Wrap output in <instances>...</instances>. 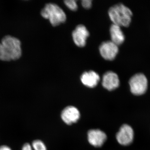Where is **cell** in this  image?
<instances>
[{
    "label": "cell",
    "instance_id": "obj_6",
    "mask_svg": "<svg viewBox=\"0 0 150 150\" xmlns=\"http://www.w3.org/2000/svg\"><path fill=\"white\" fill-rule=\"evenodd\" d=\"M116 139L119 144L123 146L131 144L134 139V131L132 127L127 124L121 126L116 134Z\"/></svg>",
    "mask_w": 150,
    "mask_h": 150
},
{
    "label": "cell",
    "instance_id": "obj_15",
    "mask_svg": "<svg viewBox=\"0 0 150 150\" xmlns=\"http://www.w3.org/2000/svg\"><path fill=\"white\" fill-rule=\"evenodd\" d=\"M82 5L86 9H89L91 7L92 1L91 0H83L81 2Z\"/></svg>",
    "mask_w": 150,
    "mask_h": 150
},
{
    "label": "cell",
    "instance_id": "obj_17",
    "mask_svg": "<svg viewBox=\"0 0 150 150\" xmlns=\"http://www.w3.org/2000/svg\"><path fill=\"white\" fill-rule=\"evenodd\" d=\"M0 150H12L9 147L6 145L0 146Z\"/></svg>",
    "mask_w": 150,
    "mask_h": 150
},
{
    "label": "cell",
    "instance_id": "obj_1",
    "mask_svg": "<svg viewBox=\"0 0 150 150\" xmlns=\"http://www.w3.org/2000/svg\"><path fill=\"white\" fill-rule=\"evenodd\" d=\"M21 43L16 38L7 35L0 42V60H15L21 56Z\"/></svg>",
    "mask_w": 150,
    "mask_h": 150
},
{
    "label": "cell",
    "instance_id": "obj_13",
    "mask_svg": "<svg viewBox=\"0 0 150 150\" xmlns=\"http://www.w3.org/2000/svg\"><path fill=\"white\" fill-rule=\"evenodd\" d=\"M31 146L33 150H47L46 146L40 140H37L33 141Z\"/></svg>",
    "mask_w": 150,
    "mask_h": 150
},
{
    "label": "cell",
    "instance_id": "obj_5",
    "mask_svg": "<svg viewBox=\"0 0 150 150\" xmlns=\"http://www.w3.org/2000/svg\"><path fill=\"white\" fill-rule=\"evenodd\" d=\"M118 46L111 40L103 42L99 47L100 55L103 59L108 61L114 60L118 54Z\"/></svg>",
    "mask_w": 150,
    "mask_h": 150
},
{
    "label": "cell",
    "instance_id": "obj_16",
    "mask_svg": "<svg viewBox=\"0 0 150 150\" xmlns=\"http://www.w3.org/2000/svg\"><path fill=\"white\" fill-rule=\"evenodd\" d=\"M22 150H33V149L31 145L28 143H25L23 146Z\"/></svg>",
    "mask_w": 150,
    "mask_h": 150
},
{
    "label": "cell",
    "instance_id": "obj_8",
    "mask_svg": "<svg viewBox=\"0 0 150 150\" xmlns=\"http://www.w3.org/2000/svg\"><path fill=\"white\" fill-rule=\"evenodd\" d=\"M103 86L108 91H112L119 87L120 80L118 75L113 72L108 71L103 76Z\"/></svg>",
    "mask_w": 150,
    "mask_h": 150
},
{
    "label": "cell",
    "instance_id": "obj_7",
    "mask_svg": "<svg viewBox=\"0 0 150 150\" xmlns=\"http://www.w3.org/2000/svg\"><path fill=\"white\" fill-rule=\"evenodd\" d=\"M89 33L83 25H79L72 33L73 40L76 45L79 47L85 46Z\"/></svg>",
    "mask_w": 150,
    "mask_h": 150
},
{
    "label": "cell",
    "instance_id": "obj_10",
    "mask_svg": "<svg viewBox=\"0 0 150 150\" xmlns=\"http://www.w3.org/2000/svg\"><path fill=\"white\" fill-rule=\"evenodd\" d=\"M61 116L62 120L66 124L71 125L76 123L79 120L80 113L76 108L69 106L63 110Z\"/></svg>",
    "mask_w": 150,
    "mask_h": 150
},
{
    "label": "cell",
    "instance_id": "obj_2",
    "mask_svg": "<svg viewBox=\"0 0 150 150\" xmlns=\"http://www.w3.org/2000/svg\"><path fill=\"white\" fill-rule=\"evenodd\" d=\"M108 15L113 24L120 27H128L131 23L133 13L128 7L119 4L110 8Z\"/></svg>",
    "mask_w": 150,
    "mask_h": 150
},
{
    "label": "cell",
    "instance_id": "obj_9",
    "mask_svg": "<svg viewBox=\"0 0 150 150\" xmlns=\"http://www.w3.org/2000/svg\"><path fill=\"white\" fill-rule=\"evenodd\" d=\"M88 139L91 144L96 147H100L106 141L107 136L104 132L101 130L93 129L88 131Z\"/></svg>",
    "mask_w": 150,
    "mask_h": 150
},
{
    "label": "cell",
    "instance_id": "obj_4",
    "mask_svg": "<svg viewBox=\"0 0 150 150\" xmlns=\"http://www.w3.org/2000/svg\"><path fill=\"white\" fill-rule=\"evenodd\" d=\"M129 84L131 92L133 94L142 95L144 94L147 90V79L142 73L136 74L130 79Z\"/></svg>",
    "mask_w": 150,
    "mask_h": 150
},
{
    "label": "cell",
    "instance_id": "obj_14",
    "mask_svg": "<svg viewBox=\"0 0 150 150\" xmlns=\"http://www.w3.org/2000/svg\"><path fill=\"white\" fill-rule=\"evenodd\" d=\"M66 6L71 10L75 11L78 8L77 4L76 1L74 0H67L64 1Z\"/></svg>",
    "mask_w": 150,
    "mask_h": 150
},
{
    "label": "cell",
    "instance_id": "obj_11",
    "mask_svg": "<svg viewBox=\"0 0 150 150\" xmlns=\"http://www.w3.org/2000/svg\"><path fill=\"white\" fill-rule=\"evenodd\" d=\"M81 81L84 85L89 88L95 87L100 81L99 75L94 71L83 73L81 77Z\"/></svg>",
    "mask_w": 150,
    "mask_h": 150
},
{
    "label": "cell",
    "instance_id": "obj_3",
    "mask_svg": "<svg viewBox=\"0 0 150 150\" xmlns=\"http://www.w3.org/2000/svg\"><path fill=\"white\" fill-rule=\"evenodd\" d=\"M44 18L49 20L53 26H56L66 21L67 16L64 11L56 4H47L41 11Z\"/></svg>",
    "mask_w": 150,
    "mask_h": 150
},
{
    "label": "cell",
    "instance_id": "obj_12",
    "mask_svg": "<svg viewBox=\"0 0 150 150\" xmlns=\"http://www.w3.org/2000/svg\"><path fill=\"white\" fill-rule=\"evenodd\" d=\"M111 41L117 46L121 45L125 40V35L121 27L116 25L112 24L110 28Z\"/></svg>",
    "mask_w": 150,
    "mask_h": 150
}]
</instances>
